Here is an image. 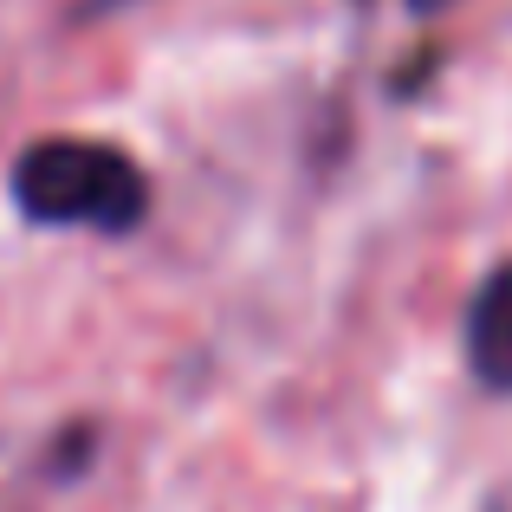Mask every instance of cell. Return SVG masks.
<instances>
[{
  "mask_svg": "<svg viewBox=\"0 0 512 512\" xmlns=\"http://www.w3.org/2000/svg\"><path fill=\"white\" fill-rule=\"evenodd\" d=\"M13 201L33 227H85V234H137L150 214V175L137 156L98 137L26 143L13 163Z\"/></svg>",
  "mask_w": 512,
  "mask_h": 512,
  "instance_id": "1",
  "label": "cell"
},
{
  "mask_svg": "<svg viewBox=\"0 0 512 512\" xmlns=\"http://www.w3.org/2000/svg\"><path fill=\"white\" fill-rule=\"evenodd\" d=\"M487 512H506V506H487Z\"/></svg>",
  "mask_w": 512,
  "mask_h": 512,
  "instance_id": "4",
  "label": "cell"
},
{
  "mask_svg": "<svg viewBox=\"0 0 512 512\" xmlns=\"http://www.w3.org/2000/svg\"><path fill=\"white\" fill-rule=\"evenodd\" d=\"M409 7H422V13H435V7H448V0H409Z\"/></svg>",
  "mask_w": 512,
  "mask_h": 512,
  "instance_id": "3",
  "label": "cell"
},
{
  "mask_svg": "<svg viewBox=\"0 0 512 512\" xmlns=\"http://www.w3.org/2000/svg\"><path fill=\"white\" fill-rule=\"evenodd\" d=\"M467 370L493 396H512V266L487 273V286L467 305Z\"/></svg>",
  "mask_w": 512,
  "mask_h": 512,
  "instance_id": "2",
  "label": "cell"
}]
</instances>
